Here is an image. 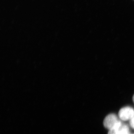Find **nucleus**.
I'll list each match as a JSON object with an SVG mask.
<instances>
[{
	"label": "nucleus",
	"mask_w": 134,
	"mask_h": 134,
	"mask_svg": "<svg viewBox=\"0 0 134 134\" xmlns=\"http://www.w3.org/2000/svg\"><path fill=\"white\" fill-rule=\"evenodd\" d=\"M122 124V122L118 120L117 116L113 114L107 115L104 121V126L109 130L117 129Z\"/></svg>",
	"instance_id": "nucleus-1"
},
{
	"label": "nucleus",
	"mask_w": 134,
	"mask_h": 134,
	"mask_svg": "<svg viewBox=\"0 0 134 134\" xmlns=\"http://www.w3.org/2000/svg\"><path fill=\"white\" fill-rule=\"evenodd\" d=\"M119 117L124 121L130 120L134 115L133 108L130 107H126L120 109L119 112Z\"/></svg>",
	"instance_id": "nucleus-2"
},
{
	"label": "nucleus",
	"mask_w": 134,
	"mask_h": 134,
	"mask_svg": "<svg viewBox=\"0 0 134 134\" xmlns=\"http://www.w3.org/2000/svg\"><path fill=\"white\" fill-rule=\"evenodd\" d=\"M108 134H130L129 129L127 125L122 123L118 129L109 130Z\"/></svg>",
	"instance_id": "nucleus-3"
},
{
	"label": "nucleus",
	"mask_w": 134,
	"mask_h": 134,
	"mask_svg": "<svg viewBox=\"0 0 134 134\" xmlns=\"http://www.w3.org/2000/svg\"><path fill=\"white\" fill-rule=\"evenodd\" d=\"M130 124L132 128L134 129V115L132 119L130 120Z\"/></svg>",
	"instance_id": "nucleus-4"
},
{
	"label": "nucleus",
	"mask_w": 134,
	"mask_h": 134,
	"mask_svg": "<svg viewBox=\"0 0 134 134\" xmlns=\"http://www.w3.org/2000/svg\"><path fill=\"white\" fill-rule=\"evenodd\" d=\"M133 102L134 103V95L133 96Z\"/></svg>",
	"instance_id": "nucleus-5"
}]
</instances>
